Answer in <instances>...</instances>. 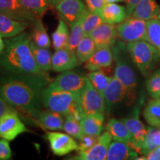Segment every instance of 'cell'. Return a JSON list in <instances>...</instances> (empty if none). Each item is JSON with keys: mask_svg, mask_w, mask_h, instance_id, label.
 I'll list each match as a JSON object with an SVG mask.
<instances>
[{"mask_svg": "<svg viewBox=\"0 0 160 160\" xmlns=\"http://www.w3.org/2000/svg\"><path fill=\"white\" fill-rule=\"evenodd\" d=\"M51 82L47 73H17L5 71L0 76V97L18 111L36 119L42 107V92Z\"/></svg>", "mask_w": 160, "mask_h": 160, "instance_id": "obj_1", "label": "cell"}, {"mask_svg": "<svg viewBox=\"0 0 160 160\" xmlns=\"http://www.w3.org/2000/svg\"><path fill=\"white\" fill-rule=\"evenodd\" d=\"M5 48L0 53V66L5 71L17 73H44L40 71L31 48V34L23 31L6 38Z\"/></svg>", "mask_w": 160, "mask_h": 160, "instance_id": "obj_2", "label": "cell"}, {"mask_svg": "<svg viewBox=\"0 0 160 160\" xmlns=\"http://www.w3.org/2000/svg\"><path fill=\"white\" fill-rule=\"evenodd\" d=\"M80 93L59 91L49 85L42 92V105L47 109L63 116L71 114L81 121L83 113L79 106Z\"/></svg>", "mask_w": 160, "mask_h": 160, "instance_id": "obj_3", "label": "cell"}, {"mask_svg": "<svg viewBox=\"0 0 160 160\" xmlns=\"http://www.w3.org/2000/svg\"><path fill=\"white\" fill-rule=\"evenodd\" d=\"M126 49L133 62L144 77H149L157 66L159 53L151 43L137 41L127 43Z\"/></svg>", "mask_w": 160, "mask_h": 160, "instance_id": "obj_4", "label": "cell"}, {"mask_svg": "<svg viewBox=\"0 0 160 160\" xmlns=\"http://www.w3.org/2000/svg\"><path fill=\"white\" fill-rule=\"evenodd\" d=\"M125 46L120 42L113 47V55L117 65L115 68L114 77L123 84L127 91L126 101L128 104H131L136 98V88L137 85V76L133 68L126 58L122 55Z\"/></svg>", "mask_w": 160, "mask_h": 160, "instance_id": "obj_5", "label": "cell"}, {"mask_svg": "<svg viewBox=\"0 0 160 160\" xmlns=\"http://www.w3.org/2000/svg\"><path fill=\"white\" fill-rule=\"evenodd\" d=\"M118 37L125 42L137 41L148 42L146 21L131 16L117 26Z\"/></svg>", "mask_w": 160, "mask_h": 160, "instance_id": "obj_6", "label": "cell"}, {"mask_svg": "<svg viewBox=\"0 0 160 160\" xmlns=\"http://www.w3.org/2000/svg\"><path fill=\"white\" fill-rule=\"evenodd\" d=\"M79 106L83 115L105 113L106 110L105 99L92 85L88 77L85 87L80 92Z\"/></svg>", "mask_w": 160, "mask_h": 160, "instance_id": "obj_7", "label": "cell"}, {"mask_svg": "<svg viewBox=\"0 0 160 160\" xmlns=\"http://www.w3.org/2000/svg\"><path fill=\"white\" fill-rule=\"evenodd\" d=\"M87 77L74 71H64L49 84L50 87L59 91L80 93L85 87Z\"/></svg>", "mask_w": 160, "mask_h": 160, "instance_id": "obj_8", "label": "cell"}, {"mask_svg": "<svg viewBox=\"0 0 160 160\" xmlns=\"http://www.w3.org/2000/svg\"><path fill=\"white\" fill-rule=\"evenodd\" d=\"M46 139L48 141L53 154L59 157H63L71 152L78 151L79 148V144L74 138L68 133L48 131Z\"/></svg>", "mask_w": 160, "mask_h": 160, "instance_id": "obj_9", "label": "cell"}, {"mask_svg": "<svg viewBox=\"0 0 160 160\" xmlns=\"http://www.w3.org/2000/svg\"><path fill=\"white\" fill-rule=\"evenodd\" d=\"M28 131L18 111L10 112L0 118V139L13 141L18 136Z\"/></svg>", "mask_w": 160, "mask_h": 160, "instance_id": "obj_10", "label": "cell"}, {"mask_svg": "<svg viewBox=\"0 0 160 160\" xmlns=\"http://www.w3.org/2000/svg\"><path fill=\"white\" fill-rule=\"evenodd\" d=\"M122 121L125 124L131 133L132 139L131 145L138 153H141L142 146L148 131V128H146L140 121L139 108L134 109L133 113L130 117L124 118Z\"/></svg>", "mask_w": 160, "mask_h": 160, "instance_id": "obj_11", "label": "cell"}, {"mask_svg": "<svg viewBox=\"0 0 160 160\" xmlns=\"http://www.w3.org/2000/svg\"><path fill=\"white\" fill-rule=\"evenodd\" d=\"M60 18L71 26L79 21L88 10L82 0H63L56 5Z\"/></svg>", "mask_w": 160, "mask_h": 160, "instance_id": "obj_12", "label": "cell"}, {"mask_svg": "<svg viewBox=\"0 0 160 160\" xmlns=\"http://www.w3.org/2000/svg\"><path fill=\"white\" fill-rule=\"evenodd\" d=\"M0 13L12 19L26 22L33 25L37 17L24 7L19 0H0Z\"/></svg>", "mask_w": 160, "mask_h": 160, "instance_id": "obj_13", "label": "cell"}, {"mask_svg": "<svg viewBox=\"0 0 160 160\" xmlns=\"http://www.w3.org/2000/svg\"><path fill=\"white\" fill-rule=\"evenodd\" d=\"M111 135L108 131L99 136L97 142L93 147L86 151H78L77 155L72 158L76 160H104L106 159L109 145L111 142Z\"/></svg>", "mask_w": 160, "mask_h": 160, "instance_id": "obj_14", "label": "cell"}, {"mask_svg": "<svg viewBox=\"0 0 160 160\" xmlns=\"http://www.w3.org/2000/svg\"><path fill=\"white\" fill-rule=\"evenodd\" d=\"M93 40L98 48H113L118 37L117 27L108 23H102L88 35Z\"/></svg>", "mask_w": 160, "mask_h": 160, "instance_id": "obj_15", "label": "cell"}, {"mask_svg": "<svg viewBox=\"0 0 160 160\" xmlns=\"http://www.w3.org/2000/svg\"><path fill=\"white\" fill-rule=\"evenodd\" d=\"M80 65L77 53L67 48L56 50L52 55V70L56 72H64L75 68Z\"/></svg>", "mask_w": 160, "mask_h": 160, "instance_id": "obj_16", "label": "cell"}, {"mask_svg": "<svg viewBox=\"0 0 160 160\" xmlns=\"http://www.w3.org/2000/svg\"><path fill=\"white\" fill-rule=\"evenodd\" d=\"M126 98L127 91L125 86L117 77H112L104 93L106 109L110 111L112 106L123 101Z\"/></svg>", "mask_w": 160, "mask_h": 160, "instance_id": "obj_17", "label": "cell"}, {"mask_svg": "<svg viewBox=\"0 0 160 160\" xmlns=\"http://www.w3.org/2000/svg\"><path fill=\"white\" fill-rule=\"evenodd\" d=\"M113 60V52L111 48H98L91 57L85 62V68L90 71L108 68L112 65Z\"/></svg>", "mask_w": 160, "mask_h": 160, "instance_id": "obj_18", "label": "cell"}, {"mask_svg": "<svg viewBox=\"0 0 160 160\" xmlns=\"http://www.w3.org/2000/svg\"><path fill=\"white\" fill-rule=\"evenodd\" d=\"M138 152L129 144L114 141L111 142L108 150V160L137 159Z\"/></svg>", "mask_w": 160, "mask_h": 160, "instance_id": "obj_19", "label": "cell"}, {"mask_svg": "<svg viewBox=\"0 0 160 160\" xmlns=\"http://www.w3.org/2000/svg\"><path fill=\"white\" fill-rule=\"evenodd\" d=\"M99 14L103 22L111 25L122 22L128 17L126 8L116 3H105Z\"/></svg>", "mask_w": 160, "mask_h": 160, "instance_id": "obj_20", "label": "cell"}, {"mask_svg": "<svg viewBox=\"0 0 160 160\" xmlns=\"http://www.w3.org/2000/svg\"><path fill=\"white\" fill-rule=\"evenodd\" d=\"M29 22H22L0 13V34L4 38H11L25 31Z\"/></svg>", "mask_w": 160, "mask_h": 160, "instance_id": "obj_21", "label": "cell"}, {"mask_svg": "<svg viewBox=\"0 0 160 160\" xmlns=\"http://www.w3.org/2000/svg\"><path fill=\"white\" fill-rule=\"evenodd\" d=\"M105 113L85 114L82 117L80 124L84 134L99 136L104 130Z\"/></svg>", "mask_w": 160, "mask_h": 160, "instance_id": "obj_22", "label": "cell"}, {"mask_svg": "<svg viewBox=\"0 0 160 160\" xmlns=\"http://www.w3.org/2000/svg\"><path fill=\"white\" fill-rule=\"evenodd\" d=\"M62 114L57 112L46 110L39 112L36 120L41 127L50 131H58L62 130L65 119Z\"/></svg>", "mask_w": 160, "mask_h": 160, "instance_id": "obj_23", "label": "cell"}, {"mask_svg": "<svg viewBox=\"0 0 160 160\" xmlns=\"http://www.w3.org/2000/svg\"><path fill=\"white\" fill-rule=\"evenodd\" d=\"M159 11L160 7L156 2V0H139L131 16L137 19L148 21L157 18Z\"/></svg>", "mask_w": 160, "mask_h": 160, "instance_id": "obj_24", "label": "cell"}, {"mask_svg": "<svg viewBox=\"0 0 160 160\" xmlns=\"http://www.w3.org/2000/svg\"><path fill=\"white\" fill-rule=\"evenodd\" d=\"M105 128L106 131L109 132L112 139L114 141L122 142L129 145L131 144V133L122 121L112 118L108 120Z\"/></svg>", "mask_w": 160, "mask_h": 160, "instance_id": "obj_25", "label": "cell"}, {"mask_svg": "<svg viewBox=\"0 0 160 160\" xmlns=\"http://www.w3.org/2000/svg\"><path fill=\"white\" fill-rule=\"evenodd\" d=\"M31 48L36 62H37L40 71L44 73H47L48 71L52 69V54L50 50L37 45L32 41V39L31 42Z\"/></svg>", "mask_w": 160, "mask_h": 160, "instance_id": "obj_26", "label": "cell"}, {"mask_svg": "<svg viewBox=\"0 0 160 160\" xmlns=\"http://www.w3.org/2000/svg\"><path fill=\"white\" fill-rule=\"evenodd\" d=\"M143 116L150 125L160 129V98L149 101L144 109Z\"/></svg>", "mask_w": 160, "mask_h": 160, "instance_id": "obj_27", "label": "cell"}, {"mask_svg": "<svg viewBox=\"0 0 160 160\" xmlns=\"http://www.w3.org/2000/svg\"><path fill=\"white\" fill-rule=\"evenodd\" d=\"M33 29L31 34L32 41L36 45L41 48H49L51 47V42L48 34L44 26L41 19H38L33 24Z\"/></svg>", "mask_w": 160, "mask_h": 160, "instance_id": "obj_28", "label": "cell"}, {"mask_svg": "<svg viewBox=\"0 0 160 160\" xmlns=\"http://www.w3.org/2000/svg\"><path fill=\"white\" fill-rule=\"evenodd\" d=\"M70 32L67 23L62 19H59L57 29L52 35V42L55 50L67 47Z\"/></svg>", "mask_w": 160, "mask_h": 160, "instance_id": "obj_29", "label": "cell"}, {"mask_svg": "<svg viewBox=\"0 0 160 160\" xmlns=\"http://www.w3.org/2000/svg\"><path fill=\"white\" fill-rule=\"evenodd\" d=\"M97 48L93 40L89 36H85L78 45L76 53L80 63H85L97 51Z\"/></svg>", "mask_w": 160, "mask_h": 160, "instance_id": "obj_30", "label": "cell"}, {"mask_svg": "<svg viewBox=\"0 0 160 160\" xmlns=\"http://www.w3.org/2000/svg\"><path fill=\"white\" fill-rule=\"evenodd\" d=\"M88 79L91 82L95 89L104 97V93L112 79V77L108 76L102 69L91 71L87 75Z\"/></svg>", "mask_w": 160, "mask_h": 160, "instance_id": "obj_31", "label": "cell"}, {"mask_svg": "<svg viewBox=\"0 0 160 160\" xmlns=\"http://www.w3.org/2000/svg\"><path fill=\"white\" fill-rule=\"evenodd\" d=\"M160 145V129L154 127H148V131L144 140L141 148V153L146 156L149 152Z\"/></svg>", "mask_w": 160, "mask_h": 160, "instance_id": "obj_32", "label": "cell"}, {"mask_svg": "<svg viewBox=\"0 0 160 160\" xmlns=\"http://www.w3.org/2000/svg\"><path fill=\"white\" fill-rule=\"evenodd\" d=\"M81 23L85 36H88L93 30L103 23V21L99 13L88 9L81 18Z\"/></svg>", "mask_w": 160, "mask_h": 160, "instance_id": "obj_33", "label": "cell"}, {"mask_svg": "<svg viewBox=\"0 0 160 160\" xmlns=\"http://www.w3.org/2000/svg\"><path fill=\"white\" fill-rule=\"evenodd\" d=\"M148 42L155 47L160 54V22L158 18L146 21Z\"/></svg>", "mask_w": 160, "mask_h": 160, "instance_id": "obj_34", "label": "cell"}, {"mask_svg": "<svg viewBox=\"0 0 160 160\" xmlns=\"http://www.w3.org/2000/svg\"><path fill=\"white\" fill-rule=\"evenodd\" d=\"M62 130L68 134L78 140L81 139L84 136L80 121L71 114L65 116Z\"/></svg>", "mask_w": 160, "mask_h": 160, "instance_id": "obj_35", "label": "cell"}, {"mask_svg": "<svg viewBox=\"0 0 160 160\" xmlns=\"http://www.w3.org/2000/svg\"><path fill=\"white\" fill-rule=\"evenodd\" d=\"M26 8L38 18H42L49 8L50 4L47 0H19Z\"/></svg>", "mask_w": 160, "mask_h": 160, "instance_id": "obj_36", "label": "cell"}, {"mask_svg": "<svg viewBox=\"0 0 160 160\" xmlns=\"http://www.w3.org/2000/svg\"><path fill=\"white\" fill-rule=\"evenodd\" d=\"M70 28H71V31H70L69 34L68 42L66 48L72 51L76 52V50H77V48L80 41L83 39L84 37H85L82 27L81 19L77 22L70 26Z\"/></svg>", "mask_w": 160, "mask_h": 160, "instance_id": "obj_37", "label": "cell"}, {"mask_svg": "<svg viewBox=\"0 0 160 160\" xmlns=\"http://www.w3.org/2000/svg\"><path fill=\"white\" fill-rule=\"evenodd\" d=\"M146 87L150 96L153 99L160 98V71H157L149 76Z\"/></svg>", "mask_w": 160, "mask_h": 160, "instance_id": "obj_38", "label": "cell"}, {"mask_svg": "<svg viewBox=\"0 0 160 160\" xmlns=\"http://www.w3.org/2000/svg\"><path fill=\"white\" fill-rule=\"evenodd\" d=\"M99 136L84 134L81 139L79 140V148L77 151H86L93 147L97 142Z\"/></svg>", "mask_w": 160, "mask_h": 160, "instance_id": "obj_39", "label": "cell"}, {"mask_svg": "<svg viewBox=\"0 0 160 160\" xmlns=\"http://www.w3.org/2000/svg\"><path fill=\"white\" fill-rule=\"evenodd\" d=\"M12 157V151L9 141L5 139H0V160H9Z\"/></svg>", "mask_w": 160, "mask_h": 160, "instance_id": "obj_40", "label": "cell"}, {"mask_svg": "<svg viewBox=\"0 0 160 160\" xmlns=\"http://www.w3.org/2000/svg\"><path fill=\"white\" fill-rule=\"evenodd\" d=\"M86 6L89 11L99 13L100 10L105 5L104 0H85Z\"/></svg>", "mask_w": 160, "mask_h": 160, "instance_id": "obj_41", "label": "cell"}, {"mask_svg": "<svg viewBox=\"0 0 160 160\" xmlns=\"http://www.w3.org/2000/svg\"><path fill=\"white\" fill-rule=\"evenodd\" d=\"M17 111L13 106H11L10 104L4 99L2 97H0V118H2L3 116H5L10 112Z\"/></svg>", "mask_w": 160, "mask_h": 160, "instance_id": "obj_42", "label": "cell"}, {"mask_svg": "<svg viewBox=\"0 0 160 160\" xmlns=\"http://www.w3.org/2000/svg\"><path fill=\"white\" fill-rule=\"evenodd\" d=\"M139 2V0H126V11H127L128 17L132 14Z\"/></svg>", "mask_w": 160, "mask_h": 160, "instance_id": "obj_43", "label": "cell"}, {"mask_svg": "<svg viewBox=\"0 0 160 160\" xmlns=\"http://www.w3.org/2000/svg\"><path fill=\"white\" fill-rule=\"evenodd\" d=\"M145 157L146 159L148 160H160V152L158 151L157 149H154L149 152Z\"/></svg>", "mask_w": 160, "mask_h": 160, "instance_id": "obj_44", "label": "cell"}, {"mask_svg": "<svg viewBox=\"0 0 160 160\" xmlns=\"http://www.w3.org/2000/svg\"><path fill=\"white\" fill-rule=\"evenodd\" d=\"M2 35L0 34V53L3 51L4 48H5V41H3L2 39Z\"/></svg>", "mask_w": 160, "mask_h": 160, "instance_id": "obj_45", "label": "cell"}, {"mask_svg": "<svg viewBox=\"0 0 160 160\" xmlns=\"http://www.w3.org/2000/svg\"><path fill=\"white\" fill-rule=\"evenodd\" d=\"M48 2L51 4L52 5H57V4H59V2H61L62 1H63V0H47Z\"/></svg>", "mask_w": 160, "mask_h": 160, "instance_id": "obj_46", "label": "cell"}, {"mask_svg": "<svg viewBox=\"0 0 160 160\" xmlns=\"http://www.w3.org/2000/svg\"><path fill=\"white\" fill-rule=\"evenodd\" d=\"M105 2V3H116V2H123L125 0H104Z\"/></svg>", "mask_w": 160, "mask_h": 160, "instance_id": "obj_47", "label": "cell"}, {"mask_svg": "<svg viewBox=\"0 0 160 160\" xmlns=\"http://www.w3.org/2000/svg\"><path fill=\"white\" fill-rule=\"evenodd\" d=\"M157 18H158V19H159V22H160V11H159V14H158V17H157Z\"/></svg>", "mask_w": 160, "mask_h": 160, "instance_id": "obj_48", "label": "cell"}]
</instances>
